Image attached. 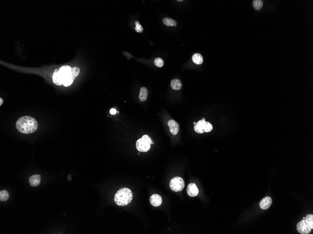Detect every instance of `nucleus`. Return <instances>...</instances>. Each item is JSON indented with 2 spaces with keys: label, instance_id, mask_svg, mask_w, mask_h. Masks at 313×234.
<instances>
[{
  "label": "nucleus",
  "instance_id": "obj_7",
  "mask_svg": "<svg viewBox=\"0 0 313 234\" xmlns=\"http://www.w3.org/2000/svg\"><path fill=\"white\" fill-rule=\"evenodd\" d=\"M187 192L188 195L191 197H195L199 193V190L197 185L195 183H190L188 186Z\"/></svg>",
  "mask_w": 313,
  "mask_h": 234
},
{
  "label": "nucleus",
  "instance_id": "obj_16",
  "mask_svg": "<svg viewBox=\"0 0 313 234\" xmlns=\"http://www.w3.org/2000/svg\"><path fill=\"white\" fill-rule=\"evenodd\" d=\"M193 62L197 64H201L203 62V57L200 53H195L192 56Z\"/></svg>",
  "mask_w": 313,
  "mask_h": 234
},
{
  "label": "nucleus",
  "instance_id": "obj_13",
  "mask_svg": "<svg viewBox=\"0 0 313 234\" xmlns=\"http://www.w3.org/2000/svg\"><path fill=\"white\" fill-rule=\"evenodd\" d=\"M170 85L172 89L175 90H180L183 86L181 81L179 79H173L172 80Z\"/></svg>",
  "mask_w": 313,
  "mask_h": 234
},
{
  "label": "nucleus",
  "instance_id": "obj_22",
  "mask_svg": "<svg viewBox=\"0 0 313 234\" xmlns=\"http://www.w3.org/2000/svg\"><path fill=\"white\" fill-rule=\"evenodd\" d=\"M154 64L158 67H161L164 65V60L160 57H156L154 60Z\"/></svg>",
  "mask_w": 313,
  "mask_h": 234
},
{
  "label": "nucleus",
  "instance_id": "obj_10",
  "mask_svg": "<svg viewBox=\"0 0 313 234\" xmlns=\"http://www.w3.org/2000/svg\"><path fill=\"white\" fill-rule=\"evenodd\" d=\"M272 199L269 196L266 197L260 201V207L262 209L266 210L270 208L272 204Z\"/></svg>",
  "mask_w": 313,
  "mask_h": 234
},
{
  "label": "nucleus",
  "instance_id": "obj_15",
  "mask_svg": "<svg viewBox=\"0 0 313 234\" xmlns=\"http://www.w3.org/2000/svg\"><path fill=\"white\" fill-rule=\"evenodd\" d=\"M148 91L145 87H142L140 88L139 94V99L142 102H145L147 99Z\"/></svg>",
  "mask_w": 313,
  "mask_h": 234
},
{
  "label": "nucleus",
  "instance_id": "obj_14",
  "mask_svg": "<svg viewBox=\"0 0 313 234\" xmlns=\"http://www.w3.org/2000/svg\"><path fill=\"white\" fill-rule=\"evenodd\" d=\"M63 75V85L65 87H68V86H70V85L72 84V83L73 82L74 78L70 74H66V75Z\"/></svg>",
  "mask_w": 313,
  "mask_h": 234
},
{
  "label": "nucleus",
  "instance_id": "obj_8",
  "mask_svg": "<svg viewBox=\"0 0 313 234\" xmlns=\"http://www.w3.org/2000/svg\"><path fill=\"white\" fill-rule=\"evenodd\" d=\"M149 200L151 204L156 207L160 206L162 203L161 196L158 194H153L151 196Z\"/></svg>",
  "mask_w": 313,
  "mask_h": 234
},
{
  "label": "nucleus",
  "instance_id": "obj_3",
  "mask_svg": "<svg viewBox=\"0 0 313 234\" xmlns=\"http://www.w3.org/2000/svg\"><path fill=\"white\" fill-rule=\"evenodd\" d=\"M313 228V215L307 214L305 219H303L297 225V230L302 234H309Z\"/></svg>",
  "mask_w": 313,
  "mask_h": 234
},
{
  "label": "nucleus",
  "instance_id": "obj_1",
  "mask_svg": "<svg viewBox=\"0 0 313 234\" xmlns=\"http://www.w3.org/2000/svg\"><path fill=\"white\" fill-rule=\"evenodd\" d=\"M16 128L18 131L23 134L32 133L37 130L38 123L33 117L24 116L20 117L16 123Z\"/></svg>",
  "mask_w": 313,
  "mask_h": 234
},
{
  "label": "nucleus",
  "instance_id": "obj_18",
  "mask_svg": "<svg viewBox=\"0 0 313 234\" xmlns=\"http://www.w3.org/2000/svg\"><path fill=\"white\" fill-rule=\"evenodd\" d=\"M9 198V194L6 190H1L0 192V200L5 201L7 200Z\"/></svg>",
  "mask_w": 313,
  "mask_h": 234
},
{
  "label": "nucleus",
  "instance_id": "obj_9",
  "mask_svg": "<svg viewBox=\"0 0 313 234\" xmlns=\"http://www.w3.org/2000/svg\"><path fill=\"white\" fill-rule=\"evenodd\" d=\"M168 126L169 127L170 131L173 135H176L179 130V124L177 122L173 120H171L168 122Z\"/></svg>",
  "mask_w": 313,
  "mask_h": 234
},
{
  "label": "nucleus",
  "instance_id": "obj_24",
  "mask_svg": "<svg viewBox=\"0 0 313 234\" xmlns=\"http://www.w3.org/2000/svg\"><path fill=\"white\" fill-rule=\"evenodd\" d=\"M110 113L112 115H114V114H116V109H112L110 111Z\"/></svg>",
  "mask_w": 313,
  "mask_h": 234
},
{
  "label": "nucleus",
  "instance_id": "obj_26",
  "mask_svg": "<svg viewBox=\"0 0 313 234\" xmlns=\"http://www.w3.org/2000/svg\"><path fill=\"white\" fill-rule=\"evenodd\" d=\"M180 1V2H181V1H183V0H181V1Z\"/></svg>",
  "mask_w": 313,
  "mask_h": 234
},
{
  "label": "nucleus",
  "instance_id": "obj_5",
  "mask_svg": "<svg viewBox=\"0 0 313 234\" xmlns=\"http://www.w3.org/2000/svg\"><path fill=\"white\" fill-rule=\"evenodd\" d=\"M212 124L209 122H206L204 118L195 124L194 130L197 133L209 132L212 130Z\"/></svg>",
  "mask_w": 313,
  "mask_h": 234
},
{
  "label": "nucleus",
  "instance_id": "obj_11",
  "mask_svg": "<svg viewBox=\"0 0 313 234\" xmlns=\"http://www.w3.org/2000/svg\"><path fill=\"white\" fill-rule=\"evenodd\" d=\"M53 80L54 82L56 85H61L63 84V75L59 72V71L56 70L53 76Z\"/></svg>",
  "mask_w": 313,
  "mask_h": 234
},
{
  "label": "nucleus",
  "instance_id": "obj_4",
  "mask_svg": "<svg viewBox=\"0 0 313 234\" xmlns=\"http://www.w3.org/2000/svg\"><path fill=\"white\" fill-rule=\"evenodd\" d=\"M152 141L148 135H145L137 140L136 143L137 150L140 152H147L150 149L151 144H153Z\"/></svg>",
  "mask_w": 313,
  "mask_h": 234
},
{
  "label": "nucleus",
  "instance_id": "obj_25",
  "mask_svg": "<svg viewBox=\"0 0 313 234\" xmlns=\"http://www.w3.org/2000/svg\"><path fill=\"white\" fill-rule=\"evenodd\" d=\"M0 101H1V104H0V105L1 106V105H2V104H3V99H2L1 98H0Z\"/></svg>",
  "mask_w": 313,
  "mask_h": 234
},
{
  "label": "nucleus",
  "instance_id": "obj_12",
  "mask_svg": "<svg viewBox=\"0 0 313 234\" xmlns=\"http://www.w3.org/2000/svg\"><path fill=\"white\" fill-rule=\"evenodd\" d=\"M40 180H41V177H40V175H33L30 178V184L32 187H35L39 185Z\"/></svg>",
  "mask_w": 313,
  "mask_h": 234
},
{
  "label": "nucleus",
  "instance_id": "obj_20",
  "mask_svg": "<svg viewBox=\"0 0 313 234\" xmlns=\"http://www.w3.org/2000/svg\"><path fill=\"white\" fill-rule=\"evenodd\" d=\"M71 69V68L70 66H64L61 67V68H60V69L59 70V71L63 75H66V74H70Z\"/></svg>",
  "mask_w": 313,
  "mask_h": 234
},
{
  "label": "nucleus",
  "instance_id": "obj_17",
  "mask_svg": "<svg viewBox=\"0 0 313 234\" xmlns=\"http://www.w3.org/2000/svg\"><path fill=\"white\" fill-rule=\"evenodd\" d=\"M163 24L167 26H171V27H176L177 25V22L175 20L172 19L170 18H165L163 20Z\"/></svg>",
  "mask_w": 313,
  "mask_h": 234
},
{
  "label": "nucleus",
  "instance_id": "obj_27",
  "mask_svg": "<svg viewBox=\"0 0 313 234\" xmlns=\"http://www.w3.org/2000/svg\"><path fill=\"white\" fill-rule=\"evenodd\" d=\"M194 124H195V122H194Z\"/></svg>",
  "mask_w": 313,
  "mask_h": 234
},
{
  "label": "nucleus",
  "instance_id": "obj_23",
  "mask_svg": "<svg viewBox=\"0 0 313 234\" xmlns=\"http://www.w3.org/2000/svg\"><path fill=\"white\" fill-rule=\"evenodd\" d=\"M135 31L138 33H142L143 30H144V29L142 28L141 24H140V22L137 21L135 22Z\"/></svg>",
  "mask_w": 313,
  "mask_h": 234
},
{
  "label": "nucleus",
  "instance_id": "obj_2",
  "mask_svg": "<svg viewBox=\"0 0 313 234\" xmlns=\"http://www.w3.org/2000/svg\"><path fill=\"white\" fill-rule=\"evenodd\" d=\"M133 193L130 189L123 188L117 192L114 196V201L119 206H125L132 201Z\"/></svg>",
  "mask_w": 313,
  "mask_h": 234
},
{
  "label": "nucleus",
  "instance_id": "obj_21",
  "mask_svg": "<svg viewBox=\"0 0 313 234\" xmlns=\"http://www.w3.org/2000/svg\"><path fill=\"white\" fill-rule=\"evenodd\" d=\"M79 73H80V69L77 67H72L70 71V74L73 77V78L76 77L78 75H79Z\"/></svg>",
  "mask_w": 313,
  "mask_h": 234
},
{
  "label": "nucleus",
  "instance_id": "obj_6",
  "mask_svg": "<svg viewBox=\"0 0 313 234\" xmlns=\"http://www.w3.org/2000/svg\"><path fill=\"white\" fill-rule=\"evenodd\" d=\"M184 187L185 182L180 177H174L170 182V187L174 192H180L183 190Z\"/></svg>",
  "mask_w": 313,
  "mask_h": 234
},
{
  "label": "nucleus",
  "instance_id": "obj_19",
  "mask_svg": "<svg viewBox=\"0 0 313 234\" xmlns=\"http://www.w3.org/2000/svg\"><path fill=\"white\" fill-rule=\"evenodd\" d=\"M253 5L255 10L259 11L263 7V2L261 0H254L253 1Z\"/></svg>",
  "mask_w": 313,
  "mask_h": 234
}]
</instances>
